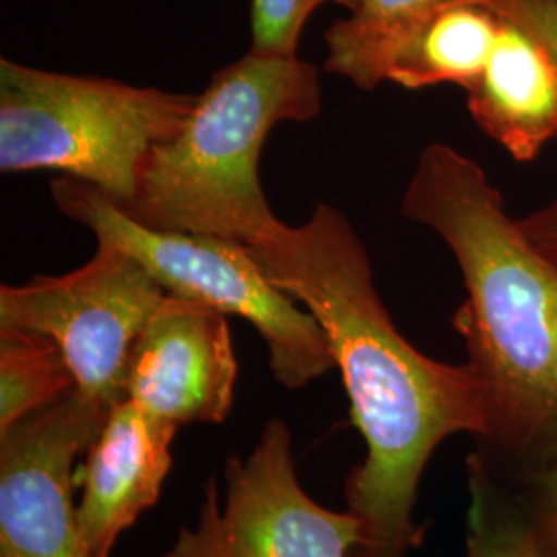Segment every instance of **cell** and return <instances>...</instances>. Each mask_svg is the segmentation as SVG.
<instances>
[{
	"label": "cell",
	"instance_id": "obj_5",
	"mask_svg": "<svg viewBox=\"0 0 557 557\" xmlns=\"http://www.w3.org/2000/svg\"><path fill=\"white\" fill-rule=\"evenodd\" d=\"M50 190L69 220L131 255L168 294L248 320L267 345L271 374L285 388H304L335 368L319 320L271 283L248 246L143 225L79 178L59 176Z\"/></svg>",
	"mask_w": 557,
	"mask_h": 557
},
{
	"label": "cell",
	"instance_id": "obj_4",
	"mask_svg": "<svg viewBox=\"0 0 557 557\" xmlns=\"http://www.w3.org/2000/svg\"><path fill=\"white\" fill-rule=\"evenodd\" d=\"M199 96L0 60V172L52 170L119 205L135 199L151 151Z\"/></svg>",
	"mask_w": 557,
	"mask_h": 557
},
{
	"label": "cell",
	"instance_id": "obj_9",
	"mask_svg": "<svg viewBox=\"0 0 557 557\" xmlns=\"http://www.w3.org/2000/svg\"><path fill=\"white\" fill-rule=\"evenodd\" d=\"M504 17L485 0H440L405 20L366 27L343 17L324 34V71L361 91L382 83L405 89L458 85L483 75Z\"/></svg>",
	"mask_w": 557,
	"mask_h": 557
},
{
	"label": "cell",
	"instance_id": "obj_7",
	"mask_svg": "<svg viewBox=\"0 0 557 557\" xmlns=\"http://www.w3.org/2000/svg\"><path fill=\"white\" fill-rule=\"evenodd\" d=\"M205 485L199 522L180 529L161 557H347L363 547V522L354 512H333L299 485L292 430L269 419L248 457L223 467Z\"/></svg>",
	"mask_w": 557,
	"mask_h": 557
},
{
	"label": "cell",
	"instance_id": "obj_13",
	"mask_svg": "<svg viewBox=\"0 0 557 557\" xmlns=\"http://www.w3.org/2000/svg\"><path fill=\"white\" fill-rule=\"evenodd\" d=\"M75 386L73 370L52 338L0 329V434Z\"/></svg>",
	"mask_w": 557,
	"mask_h": 557
},
{
	"label": "cell",
	"instance_id": "obj_8",
	"mask_svg": "<svg viewBox=\"0 0 557 557\" xmlns=\"http://www.w3.org/2000/svg\"><path fill=\"white\" fill-rule=\"evenodd\" d=\"M110 411L75 386L0 434V557H96L73 504V467Z\"/></svg>",
	"mask_w": 557,
	"mask_h": 557
},
{
	"label": "cell",
	"instance_id": "obj_17",
	"mask_svg": "<svg viewBox=\"0 0 557 557\" xmlns=\"http://www.w3.org/2000/svg\"><path fill=\"white\" fill-rule=\"evenodd\" d=\"M436 2L440 0H356L347 11V20L366 27H380L416 15Z\"/></svg>",
	"mask_w": 557,
	"mask_h": 557
},
{
	"label": "cell",
	"instance_id": "obj_12",
	"mask_svg": "<svg viewBox=\"0 0 557 557\" xmlns=\"http://www.w3.org/2000/svg\"><path fill=\"white\" fill-rule=\"evenodd\" d=\"M502 17L498 44L467 89V106L479 128L512 160L533 161L557 139V62L533 32Z\"/></svg>",
	"mask_w": 557,
	"mask_h": 557
},
{
	"label": "cell",
	"instance_id": "obj_16",
	"mask_svg": "<svg viewBox=\"0 0 557 557\" xmlns=\"http://www.w3.org/2000/svg\"><path fill=\"white\" fill-rule=\"evenodd\" d=\"M543 41L557 62V0H485Z\"/></svg>",
	"mask_w": 557,
	"mask_h": 557
},
{
	"label": "cell",
	"instance_id": "obj_14",
	"mask_svg": "<svg viewBox=\"0 0 557 557\" xmlns=\"http://www.w3.org/2000/svg\"><path fill=\"white\" fill-rule=\"evenodd\" d=\"M490 481L471 460V510L467 557H552L533 529L494 506Z\"/></svg>",
	"mask_w": 557,
	"mask_h": 557
},
{
	"label": "cell",
	"instance_id": "obj_10",
	"mask_svg": "<svg viewBox=\"0 0 557 557\" xmlns=\"http://www.w3.org/2000/svg\"><path fill=\"white\" fill-rule=\"evenodd\" d=\"M227 314L168 294L133 345L124 391L170 423H223L236 395L238 359Z\"/></svg>",
	"mask_w": 557,
	"mask_h": 557
},
{
	"label": "cell",
	"instance_id": "obj_3",
	"mask_svg": "<svg viewBox=\"0 0 557 557\" xmlns=\"http://www.w3.org/2000/svg\"><path fill=\"white\" fill-rule=\"evenodd\" d=\"M320 71L298 57L250 50L220 69L190 116L158 145L135 199L120 205L143 225L257 246L281 220L260 184V153L281 122L322 112Z\"/></svg>",
	"mask_w": 557,
	"mask_h": 557
},
{
	"label": "cell",
	"instance_id": "obj_18",
	"mask_svg": "<svg viewBox=\"0 0 557 557\" xmlns=\"http://www.w3.org/2000/svg\"><path fill=\"white\" fill-rule=\"evenodd\" d=\"M543 539L545 547L557 557V462L543 481Z\"/></svg>",
	"mask_w": 557,
	"mask_h": 557
},
{
	"label": "cell",
	"instance_id": "obj_2",
	"mask_svg": "<svg viewBox=\"0 0 557 557\" xmlns=\"http://www.w3.org/2000/svg\"><path fill=\"white\" fill-rule=\"evenodd\" d=\"M407 220L436 232L467 287L455 329L481 380L492 438L557 440V260L506 209L478 161L428 145L400 200Z\"/></svg>",
	"mask_w": 557,
	"mask_h": 557
},
{
	"label": "cell",
	"instance_id": "obj_19",
	"mask_svg": "<svg viewBox=\"0 0 557 557\" xmlns=\"http://www.w3.org/2000/svg\"><path fill=\"white\" fill-rule=\"evenodd\" d=\"M529 230L539 246L557 260V199L533 213Z\"/></svg>",
	"mask_w": 557,
	"mask_h": 557
},
{
	"label": "cell",
	"instance_id": "obj_15",
	"mask_svg": "<svg viewBox=\"0 0 557 557\" xmlns=\"http://www.w3.org/2000/svg\"><path fill=\"white\" fill-rule=\"evenodd\" d=\"M326 2L351 9L356 0H252V48L260 54L298 57L299 38L310 15Z\"/></svg>",
	"mask_w": 557,
	"mask_h": 557
},
{
	"label": "cell",
	"instance_id": "obj_11",
	"mask_svg": "<svg viewBox=\"0 0 557 557\" xmlns=\"http://www.w3.org/2000/svg\"><path fill=\"white\" fill-rule=\"evenodd\" d=\"M178 425L156 418L131 398L112 407L87 448L77 506L81 531L94 556L110 557L120 535L158 504L172 469Z\"/></svg>",
	"mask_w": 557,
	"mask_h": 557
},
{
	"label": "cell",
	"instance_id": "obj_6",
	"mask_svg": "<svg viewBox=\"0 0 557 557\" xmlns=\"http://www.w3.org/2000/svg\"><path fill=\"white\" fill-rule=\"evenodd\" d=\"M165 298L168 292L140 262L98 242L96 255L66 275L2 285L0 329L52 338L81 393L112 409L126 398L133 345Z\"/></svg>",
	"mask_w": 557,
	"mask_h": 557
},
{
	"label": "cell",
	"instance_id": "obj_1",
	"mask_svg": "<svg viewBox=\"0 0 557 557\" xmlns=\"http://www.w3.org/2000/svg\"><path fill=\"white\" fill-rule=\"evenodd\" d=\"M264 275L319 320L368 455L345 483L363 549L403 557L419 545L413 506L432 453L453 434L492 436L485 388L471 366L423 356L398 333L356 227L319 202L301 225L278 223L248 246Z\"/></svg>",
	"mask_w": 557,
	"mask_h": 557
}]
</instances>
